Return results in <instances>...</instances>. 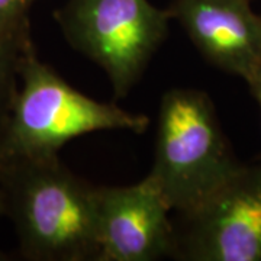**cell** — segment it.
<instances>
[{
	"label": "cell",
	"instance_id": "cell-10",
	"mask_svg": "<svg viewBox=\"0 0 261 261\" xmlns=\"http://www.w3.org/2000/svg\"><path fill=\"white\" fill-rule=\"evenodd\" d=\"M245 83L248 84L250 92H251L252 97L255 99V102L258 105L261 112V64L258 65L257 70L245 80Z\"/></svg>",
	"mask_w": 261,
	"mask_h": 261
},
{
	"label": "cell",
	"instance_id": "cell-11",
	"mask_svg": "<svg viewBox=\"0 0 261 261\" xmlns=\"http://www.w3.org/2000/svg\"><path fill=\"white\" fill-rule=\"evenodd\" d=\"M5 216V196H3V189L0 183V218Z\"/></svg>",
	"mask_w": 261,
	"mask_h": 261
},
{
	"label": "cell",
	"instance_id": "cell-2",
	"mask_svg": "<svg viewBox=\"0 0 261 261\" xmlns=\"http://www.w3.org/2000/svg\"><path fill=\"white\" fill-rule=\"evenodd\" d=\"M144 113L97 102L75 90L37 56L31 42L19 65V86L0 135V161L58 155L67 142L97 130L142 134Z\"/></svg>",
	"mask_w": 261,
	"mask_h": 261
},
{
	"label": "cell",
	"instance_id": "cell-4",
	"mask_svg": "<svg viewBox=\"0 0 261 261\" xmlns=\"http://www.w3.org/2000/svg\"><path fill=\"white\" fill-rule=\"evenodd\" d=\"M54 18L67 42L106 73L116 99L140 82L171 20L149 0H67Z\"/></svg>",
	"mask_w": 261,
	"mask_h": 261
},
{
	"label": "cell",
	"instance_id": "cell-3",
	"mask_svg": "<svg viewBox=\"0 0 261 261\" xmlns=\"http://www.w3.org/2000/svg\"><path fill=\"white\" fill-rule=\"evenodd\" d=\"M243 164L205 92L176 87L163 94L148 176L171 211L177 215L193 211Z\"/></svg>",
	"mask_w": 261,
	"mask_h": 261
},
{
	"label": "cell",
	"instance_id": "cell-8",
	"mask_svg": "<svg viewBox=\"0 0 261 261\" xmlns=\"http://www.w3.org/2000/svg\"><path fill=\"white\" fill-rule=\"evenodd\" d=\"M31 42L29 28L0 35V135L18 90L20 60Z\"/></svg>",
	"mask_w": 261,
	"mask_h": 261
},
{
	"label": "cell",
	"instance_id": "cell-5",
	"mask_svg": "<svg viewBox=\"0 0 261 261\" xmlns=\"http://www.w3.org/2000/svg\"><path fill=\"white\" fill-rule=\"evenodd\" d=\"M173 258L261 261V161L243 164L174 224Z\"/></svg>",
	"mask_w": 261,
	"mask_h": 261
},
{
	"label": "cell",
	"instance_id": "cell-6",
	"mask_svg": "<svg viewBox=\"0 0 261 261\" xmlns=\"http://www.w3.org/2000/svg\"><path fill=\"white\" fill-rule=\"evenodd\" d=\"M171 207L148 174L140 183L97 187V261H155L174 252Z\"/></svg>",
	"mask_w": 261,
	"mask_h": 261
},
{
	"label": "cell",
	"instance_id": "cell-9",
	"mask_svg": "<svg viewBox=\"0 0 261 261\" xmlns=\"http://www.w3.org/2000/svg\"><path fill=\"white\" fill-rule=\"evenodd\" d=\"M35 0H0V35L29 28L28 12Z\"/></svg>",
	"mask_w": 261,
	"mask_h": 261
},
{
	"label": "cell",
	"instance_id": "cell-7",
	"mask_svg": "<svg viewBox=\"0 0 261 261\" xmlns=\"http://www.w3.org/2000/svg\"><path fill=\"white\" fill-rule=\"evenodd\" d=\"M252 0H173L168 13L209 64L247 80L261 64V15Z\"/></svg>",
	"mask_w": 261,
	"mask_h": 261
},
{
	"label": "cell",
	"instance_id": "cell-1",
	"mask_svg": "<svg viewBox=\"0 0 261 261\" xmlns=\"http://www.w3.org/2000/svg\"><path fill=\"white\" fill-rule=\"evenodd\" d=\"M5 215L31 261H97V187L58 155L0 161Z\"/></svg>",
	"mask_w": 261,
	"mask_h": 261
}]
</instances>
